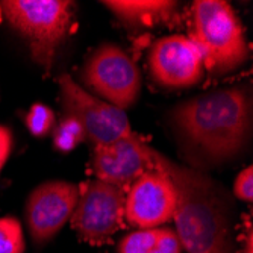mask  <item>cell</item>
<instances>
[{
  "mask_svg": "<svg viewBox=\"0 0 253 253\" xmlns=\"http://www.w3.org/2000/svg\"><path fill=\"white\" fill-rule=\"evenodd\" d=\"M126 193V188L100 179L89 180L79 188V199L70 217L78 237L93 246L109 243L123 226Z\"/></svg>",
  "mask_w": 253,
  "mask_h": 253,
  "instance_id": "obj_6",
  "label": "cell"
},
{
  "mask_svg": "<svg viewBox=\"0 0 253 253\" xmlns=\"http://www.w3.org/2000/svg\"><path fill=\"white\" fill-rule=\"evenodd\" d=\"M122 21L130 26H153L170 20L177 8L167 0H111L102 2Z\"/></svg>",
  "mask_w": 253,
  "mask_h": 253,
  "instance_id": "obj_12",
  "label": "cell"
},
{
  "mask_svg": "<svg viewBox=\"0 0 253 253\" xmlns=\"http://www.w3.org/2000/svg\"><path fill=\"white\" fill-rule=\"evenodd\" d=\"M244 252L246 253H253V237H252V231L247 235V244L244 247Z\"/></svg>",
  "mask_w": 253,
  "mask_h": 253,
  "instance_id": "obj_20",
  "label": "cell"
},
{
  "mask_svg": "<svg viewBox=\"0 0 253 253\" xmlns=\"http://www.w3.org/2000/svg\"><path fill=\"white\" fill-rule=\"evenodd\" d=\"M86 140L82 125L72 116L62 114L61 120L53 127V144L59 152H70Z\"/></svg>",
  "mask_w": 253,
  "mask_h": 253,
  "instance_id": "obj_13",
  "label": "cell"
},
{
  "mask_svg": "<svg viewBox=\"0 0 253 253\" xmlns=\"http://www.w3.org/2000/svg\"><path fill=\"white\" fill-rule=\"evenodd\" d=\"M153 161L174 185V231L187 253H232L234 203L224 187L155 149Z\"/></svg>",
  "mask_w": 253,
  "mask_h": 253,
  "instance_id": "obj_2",
  "label": "cell"
},
{
  "mask_svg": "<svg viewBox=\"0 0 253 253\" xmlns=\"http://www.w3.org/2000/svg\"><path fill=\"white\" fill-rule=\"evenodd\" d=\"M61 106L84 127L86 140L94 147L106 146L132 132L125 111L93 96L68 75L59 78Z\"/></svg>",
  "mask_w": 253,
  "mask_h": 253,
  "instance_id": "obj_7",
  "label": "cell"
},
{
  "mask_svg": "<svg viewBox=\"0 0 253 253\" xmlns=\"http://www.w3.org/2000/svg\"><path fill=\"white\" fill-rule=\"evenodd\" d=\"M25 235L21 223L15 217L0 218V253H23Z\"/></svg>",
  "mask_w": 253,
  "mask_h": 253,
  "instance_id": "obj_14",
  "label": "cell"
},
{
  "mask_svg": "<svg viewBox=\"0 0 253 253\" xmlns=\"http://www.w3.org/2000/svg\"><path fill=\"white\" fill-rule=\"evenodd\" d=\"M252 103L246 86L191 97L170 111V125L190 167L205 171L235 158L250 132Z\"/></svg>",
  "mask_w": 253,
  "mask_h": 253,
  "instance_id": "obj_1",
  "label": "cell"
},
{
  "mask_svg": "<svg viewBox=\"0 0 253 253\" xmlns=\"http://www.w3.org/2000/svg\"><path fill=\"white\" fill-rule=\"evenodd\" d=\"M86 91L122 111L132 108L141 93V73L117 44L103 42L88 56L81 70Z\"/></svg>",
  "mask_w": 253,
  "mask_h": 253,
  "instance_id": "obj_5",
  "label": "cell"
},
{
  "mask_svg": "<svg viewBox=\"0 0 253 253\" xmlns=\"http://www.w3.org/2000/svg\"><path fill=\"white\" fill-rule=\"evenodd\" d=\"M97 179L129 188L144 173L155 169L153 149L133 130L106 146H97L91 159Z\"/></svg>",
  "mask_w": 253,
  "mask_h": 253,
  "instance_id": "obj_11",
  "label": "cell"
},
{
  "mask_svg": "<svg viewBox=\"0 0 253 253\" xmlns=\"http://www.w3.org/2000/svg\"><path fill=\"white\" fill-rule=\"evenodd\" d=\"M159 234L156 229H136L119 244V253H150Z\"/></svg>",
  "mask_w": 253,
  "mask_h": 253,
  "instance_id": "obj_16",
  "label": "cell"
},
{
  "mask_svg": "<svg viewBox=\"0 0 253 253\" xmlns=\"http://www.w3.org/2000/svg\"><path fill=\"white\" fill-rule=\"evenodd\" d=\"M25 123L34 136L44 138L55 127V112L42 103H35L26 114Z\"/></svg>",
  "mask_w": 253,
  "mask_h": 253,
  "instance_id": "obj_15",
  "label": "cell"
},
{
  "mask_svg": "<svg viewBox=\"0 0 253 253\" xmlns=\"http://www.w3.org/2000/svg\"><path fill=\"white\" fill-rule=\"evenodd\" d=\"M147 65L152 79L167 89L190 88L203 75V56L194 41L183 35H169L155 41Z\"/></svg>",
  "mask_w": 253,
  "mask_h": 253,
  "instance_id": "obj_9",
  "label": "cell"
},
{
  "mask_svg": "<svg viewBox=\"0 0 253 253\" xmlns=\"http://www.w3.org/2000/svg\"><path fill=\"white\" fill-rule=\"evenodd\" d=\"M234 194L237 199L244 202H252L253 199V167L249 166L240 171L234 182Z\"/></svg>",
  "mask_w": 253,
  "mask_h": 253,
  "instance_id": "obj_18",
  "label": "cell"
},
{
  "mask_svg": "<svg viewBox=\"0 0 253 253\" xmlns=\"http://www.w3.org/2000/svg\"><path fill=\"white\" fill-rule=\"evenodd\" d=\"M182 244L174 229L159 227V234L150 253H180Z\"/></svg>",
  "mask_w": 253,
  "mask_h": 253,
  "instance_id": "obj_17",
  "label": "cell"
},
{
  "mask_svg": "<svg viewBox=\"0 0 253 253\" xmlns=\"http://www.w3.org/2000/svg\"><path fill=\"white\" fill-rule=\"evenodd\" d=\"M176 190L170 177L156 166L127 188L125 221L138 229H156L173 220Z\"/></svg>",
  "mask_w": 253,
  "mask_h": 253,
  "instance_id": "obj_10",
  "label": "cell"
},
{
  "mask_svg": "<svg viewBox=\"0 0 253 253\" xmlns=\"http://www.w3.org/2000/svg\"><path fill=\"white\" fill-rule=\"evenodd\" d=\"M193 41L203 56V67L212 73L234 72L247 58L244 29L224 0H197L193 3Z\"/></svg>",
  "mask_w": 253,
  "mask_h": 253,
  "instance_id": "obj_3",
  "label": "cell"
},
{
  "mask_svg": "<svg viewBox=\"0 0 253 253\" xmlns=\"http://www.w3.org/2000/svg\"><path fill=\"white\" fill-rule=\"evenodd\" d=\"M73 5L68 0H3L0 12L26 38L34 61L50 70L55 52L70 26Z\"/></svg>",
  "mask_w": 253,
  "mask_h": 253,
  "instance_id": "obj_4",
  "label": "cell"
},
{
  "mask_svg": "<svg viewBox=\"0 0 253 253\" xmlns=\"http://www.w3.org/2000/svg\"><path fill=\"white\" fill-rule=\"evenodd\" d=\"M79 187L65 180H49L38 185L26 199L25 220L29 235L37 246L50 241L70 220Z\"/></svg>",
  "mask_w": 253,
  "mask_h": 253,
  "instance_id": "obj_8",
  "label": "cell"
},
{
  "mask_svg": "<svg viewBox=\"0 0 253 253\" xmlns=\"http://www.w3.org/2000/svg\"><path fill=\"white\" fill-rule=\"evenodd\" d=\"M12 146L14 136L11 129L5 125H0V171H2V169L6 164V161L12 152Z\"/></svg>",
  "mask_w": 253,
  "mask_h": 253,
  "instance_id": "obj_19",
  "label": "cell"
}]
</instances>
